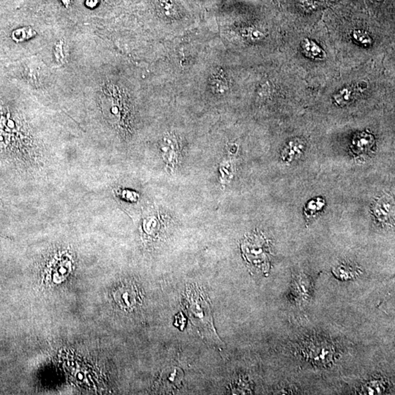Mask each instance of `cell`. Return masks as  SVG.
Instances as JSON below:
<instances>
[{"mask_svg":"<svg viewBox=\"0 0 395 395\" xmlns=\"http://www.w3.org/2000/svg\"><path fill=\"white\" fill-rule=\"evenodd\" d=\"M374 144L375 138L373 135L366 132H360L353 137L351 148L353 153L361 154L371 151Z\"/></svg>","mask_w":395,"mask_h":395,"instance_id":"cell-4","label":"cell"},{"mask_svg":"<svg viewBox=\"0 0 395 395\" xmlns=\"http://www.w3.org/2000/svg\"><path fill=\"white\" fill-rule=\"evenodd\" d=\"M333 273L342 280L351 279L358 274L356 270L348 265L341 264L333 269Z\"/></svg>","mask_w":395,"mask_h":395,"instance_id":"cell-9","label":"cell"},{"mask_svg":"<svg viewBox=\"0 0 395 395\" xmlns=\"http://www.w3.org/2000/svg\"><path fill=\"white\" fill-rule=\"evenodd\" d=\"M374 215L380 222H386L394 213V204L391 198L383 197L374 206Z\"/></svg>","mask_w":395,"mask_h":395,"instance_id":"cell-5","label":"cell"},{"mask_svg":"<svg viewBox=\"0 0 395 395\" xmlns=\"http://www.w3.org/2000/svg\"><path fill=\"white\" fill-rule=\"evenodd\" d=\"M355 93L352 88L345 86L340 89L334 96V100L340 106H346L351 104L354 99Z\"/></svg>","mask_w":395,"mask_h":395,"instance_id":"cell-8","label":"cell"},{"mask_svg":"<svg viewBox=\"0 0 395 395\" xmlns=\"http://www.w3.org/2000/svg\"><path fill=\"white\" fill-rule=\"evenodd\" d=\"M324 206L325 201L323 198H317L310 201L304 209L306 221H310L316 218L318 213L322 211Z\"/></svg>","mask_w":395,"mask_h":395,"instance_id":"cell-7","label":"cell"},{"mask_svg":"<svg viewBox=\"0 0 395 395\" xmlns=\"http://www.w3.org/2000/svg\"><path fill=\"white\" fill-rule=\"evenodd\" d=\"M384 390L385 386H383L382 383L378 382V381H376V382L374 381V382L368 383L366 386L367 394H381Z\"/></svg>","mask_w":395,"mask_h":395,"instance_id":"cell-11","label":"cell"},{"mask_svg":"<svg viewBox=\"0 0 395 395\" xmlns=\"http://www.w3.org/2000/svg\"><path fill=\"white\" fill-rule=\"evenodd\" d=\"M301 46L304 54L311 59L321 60L326 57V54L322 48L311 40L308 38L303 40Z\"/></svg>","mask_w":395,"mask_h":395,"instance_id":"cell-6","label":"cell"},{"mask_svg":"<svg viewBox=\"0 0 395 395\" xmlns=\"http://www.w3.org/2000/svg\"><path fill=\"white\" fill-rule=\"evenodd\" d=\"M183 304L203 338L221 349L222 342L213 324L209 300L202 290L193 285L187 288Z\"/></svg>","mask_w":395,"mask_h":395,"instance_id":"cell-1","label":"cell"},{"mask_svg":"<svg viewBox=\"0 0 395 395\" xmlns=\"http://www.w3.org/2000/svg\"><path fill=\"white\" fill-rule=\"evenodd\" d=\"M306 146L304 140L299 138H293L282 150V159L288 163L294 161L304 153Z\"/></svg>","mask_w":395,"mask_h":395,"instance_id":"cell-3","label":"cell"},{"mask_svg":"<svg viewBox=\"0 0 395 395\" xmlns=\"http://www.w3.org/2000/svg\"><path fill=\"white\" fill-rule=\"evenodd\" d=\"M0 236H3V235H2L1 234H0Z\"/></svg>","mask_w":395,"mask_h":395,"instance_id":"cell-12","label":"cell"},{"mask_svg":"<svg viewBox=\"0 0 395 395\" xmlns=\"http://www.w3.org/2000/svg\"><path fill=\"white\" fill-rule=\"evenodd\" d=\"M353 39L356 43L362 45V46H371L372 43L371 37L366 32L362 30H355L353 33Z\"/></svg>","mask_w":395,"mask_h":395,"instance_id":"cell-10","label":"cell"},{"mask_svg":"<svg viewBox=\"0 0 395 395\" xmlns=\"http://www.w3.org/2000/svg\"><path fill=\"white\" fill-rule=\"evenodd\" d=\"M241 251L251 269L267 275L270 269L269 249L267 241L261 234L246 236L241 245Z\"/></svg>","mask_w":395,"mask_h":395,"instance_id":"cell-2","label":"cell"}]
</instances>
